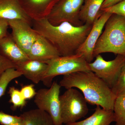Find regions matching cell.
<instances>
[{"mask_svg":"<svg viewBox=\"0 0 125 125\" xmlns=\"http://www.w3.org/2000/svg\"><path fill=\"white\" fill-rule=\"evenodd\" d=\"M92 25L84 24L76 26L67 22L54 25L45 18L32 20V27L55 47L61 56H66L76 54L88 35Z\"/></svg>","mask_w":125,"mask_h":125,"instance_id":"cell-1","label":"cell"},{"mask_svg":"<svg viewBox=\"0 0 125 125\" xmlns=\"http://www.w3.org/2000/svg\"><path fill=\"white\" fill-rule=\"evenodd\" d=\"M85 0H59L52 8L47 19L54 25L67 22L75 26L84 24L79 17Z\"/></svg>","mask_w":125,"mask_h":125,"instance_id":"cell-7","label":"cell"},{"mask_svg":"<svg viewBox=\"0 0 125 125\" xmlns=\"http://www.w3.org/2000/svg\"><path fill=\"white\" fill-rule=\"evenodd\" d=\"M112 14L109 12H102L94 22L87 38L76 52V54L82 55L88 63L91 62L94 58V51L96 43L102 33L105 24Z\"/></svg>","mask_w":125,"mask_h":125,"instance_id":"cell-10","label":"cell"},{"mask_svg":"<svg viewBox=\"0 0 125 125\" xmlns=\"http://www.w3.org/2000/svg\"><path fill=\"white\" fill-rule=\"evenodd\" d=\"M61 116L63 124L76 122L85 117L88 112L87 102L83 95L77 89H67L60 96Z\"/></svg>","mask_w":125,"mask_h":125,"instance_id":"cell-5","label":"cell"},{"mask_svg":"<svg viewBox=\"0 0 125 125\" xmlns=\"http://www.w3.org/2000/svg\"><path fill=\"white\" fill-rule=\"evenodd\" d=\"M66 89L76 88L83 93L87 103L113 111L117 98L106 83L93 72L78 71L63 75L60 83Z\"/></svg>","mask_w":125,"mask_h":125,"instance_id":"cell-2","label":"cell"},{"mask_svg":"<svg viewBox=\"0 0 125 125\" xmlns=\"http://www.w3.org/2000/svg\"><path fill=\"white\" fill-rule=\"evenodd\" d=\"M22 95L25 100L31 99L35 97L36 92L33 84L24 85L20 90Z\"/></svg>","mask_w":125,"mask_h":125,"instance_id":"cell-25","label":"cell"},{"mask_svg":"<svg viewBox=\"0 0 125 125\" xmlns=\"http://www.w3.org/2000/svg\"><path fill=\"white\" fill-rule=\"evenodd\" d=\"M0 17L7 19H21L32 24V20L24 12L18 0H0Z\"/></svg>","mask_w":125,"mask_h":125,"instance_id":"cell-15","label":"cell"},{"mask_svg":"<svg viewBox=\"0 0 125 125\" xmlns=\"http://www.w3.org/2000/svg\"><path fill=\"white\" fill-rule=\"evenodd\" d=\"M105 0H85L80 11V20L83 24L93 25L102 13L101 9Z\"/></svg>","mask_w":125,"mask_h":125,"instance_id":"cell-17","label":"cell"},{"mask_svg":"<svg viewBox=\"0 0 125 125\" xmlns=\"http://www.w3.org/2000/svg\"><path fill=\"white\" fill-rule=\"evenodd\" d=\"M15 65L0 53V77L8 69L15 68Z\"/></svg>","mask_w":125,"mask_h":125,"instance_id":"cell-26","label":"cell"},{"mask_svg":"<svg viewBox=\"0 0 125 125\" xmlns=\"http://www.w3.org/2000/svg\"><path fill=\"white\" fill-rule=\"evenodd\" d=\"M122 0H105L101 7V12L103 10L112 7Z\"/></svg>","mask_w":125,"mask_h":125,"instance_id":"cell-28","label":"cell"},{"mask_svg":"<svg viewBox=\"0 0 125 125\" xmlns=\"http://www.w3.org/2000/svg\"><path fill=\"white\" fill-rule=\"evenodd\" d=\"M22 75L15 68H10L5 71L0 77V98L4 95L7 86L11 81Z\"/></svg>","mask_w":125,"mask_h":125,"instance_id":"cell-20","label":"cell"},{"mask_svg":"<svg viewBox=\"0 0 125 125\" xmlns=\"http://www.w3.org/2000/svg\"><path fill=\"white\" fill-rule=\"evenodd\" d=\"M20 116L25 125H55L50 115L38 108L24 112Z\"/></svg>","mask_w":125,"mask_h":125,"instance_id":"cell-18","label":"cell"},{"mask_svg":"<svg viewBox=\"0 0 125 125\" xmlns=\"http://www.w3.org/2000/svg\"><path fill=\"white\" fill-rule=\"evenodd\" d=\"M8 20L14 40L28 55L39 34L33 29L32 25L25 21L21 19Z\"/></svg>","mask_w":125,"mask_h":125,"instance_id":"cell-9","label":"cell"},{"mask_svg":"<svg viewBox=\"0 0 125 125\" xmlns=\"http://www.w3.org/2000/svg\"><path fill=\"white\" fill-rule=\"evenodd\" d=\"M111 89L117 97L125 94V62L116 83Z\"/></svg>","mask_w":125,"mask_h":125,"instance_id":"cell-22","label":"cell"},{"mask_svg":"<svg viewBox=\"0 0 125 125\" xmlns=\"http://www.w3.org/2000/svg\"><path fill=\"white\" fill-rule=\"evenodd\" d=\"M9 94L10 96L9 102L13 104V109L22 108L26 104V100L23 97L20 90L14 87L9 88Z\"/></svg>","mask_w":125,"mask_h":125,"instance_id":"cell-21","label":"cell"},{"mask_svg":"<svg viewBox=\"0 0 125 125\" xmlns=\"http://www.w3.org/2000/svg\"><path fill=\"white\" fill-rule=\"evenodd\" d=\"M47 69L42 82L44 85L50 87L54 77L65 75L78 71H91L88 62L82 55L76 54L72 55L60 56L46 62Z\"/></svg>","mask_w":125,"mask_h":125,"instance_id":"cell-4","label":"cell"},{"mask_svg":"<svg viewBox=\"0 0 125 125\" xmlns=\"http://www.w3.org/2000/svg\"><path fill=\"white\" fill-rule=\"evenodd\" d=\"M113 112L115 125H125V94L117 97Z\"/></svg>","mask_w":125,"mask_h":125,"instance_id":"cell-19","label":"cell"},{"mask_svg":"<svg viewBox=\"0 0 125 125\" xmlns=\"http://www.w3.org/2000/svg\"><path fill=\"white\" fill-rule=\"evenodd\" d=\"M104 28L95 45L94 57L106 52L125 55V18L112 14Z\"/></svg>","mask_w":125,"mask_h":125,"instance_id":"cell-3","label":"cell"},{"mask_svg":"<svg viewBox=\"0 0 125 125\" xmlns=\"http://www.w3.org/2000/svg\"><path fill=\"white\" fill-rule=\"evenodd\" d=\"M29 58L47 62L60 56L55 47L46 38L39 34L28 54Z\"/></svg>","mask_w":125,"mask_h":125,"instance_id":"cell-12","label":"cell"},{"mask_svg":"<svg viewBox=\"0 0 125 125\" xmlns=\"http://www.w3.org/2000/svg\"><path fill=\"white\" fill-rule=\"evenodd\" d=\"M0 53L16 65L29 60L28 55L8 33L0 40Z\"/></svg>","mask_w":125,"mask_h":125,"instance_id":"cell-14","label":"cell"},{"mask_svg":"<svg viewBox=\"0 0 125 125\" xmlns=\"http://www.w3.org/2000/svg\"><path fill=\"white\" fill-rule=\"evenodd\" d=\"M9 27V20L0 17V40L7 36Z\"/></svg>","mask_w":125,"mask_h":125,"instance_id":"cell-27","label":"cell"},{"mask_svg":"<svg viewBox=\"0 0 125 125\" xmlns=\"http://www.w3.org/2000/svg\"><path fill=\"white\" fill-rule=\"evenodd\" d=\"M48 66L46 62L29 59L16 65L15 69L34 83L38 84L42 81Z\"/></svg>","mask_w":125,"mask_h":125,"instance_id":"cell-13","label":"cell"},{"mask_svg":"<svg viewBox=\"0 0 125 125\" xmlns=\"http://www.w3.org/2000/svg\"><path fill=\"white\" fill-rule=\"evenodd\" d=\"M22 121L20 116L11 115L2 112H0V124L9 125Z\"/></svg>","mask_w":125,"mask_h":125,"instance_id":"cell-24","label":"cell"},{"mask_svg":"<svg viewBox=\"0 0 125 125\" xmlns=\"http://www.w3.org/2000/svg\"><path fill=\"white\" fill-rule=\"evenodd\" d=\"M25 125L24 123H23V122L22 120L21 121L17 122V123H13V124H11V125Z\"/></svg>","mask_w":125,"mask_h":125,"instance_id":"cell-29","label":"cell"},{"mask_svg":"<svg viewBox=\"0 0 125 125\" xmlns=\"http://www.w3.org/2000/svg\"><path fill=\"white\" fill-rule=\"evenodd\" d=\"M24 12L32 20L47 18L59 0H18Z\"/></svg>","mask_w":125,"mask_h":125,"instance_id":"cell-11","label":"cell"},{"mask_svg":"<svg viewBox=\"0 0 125 125\" xmlns=\"http://www.w3.org/2000/svg\"><path fill=\"white\" fill-rule=\"evenodd\" d=\"M104 11L118 15L125 18V0H123L112 7L103 10L101 12Z\"/></svg>","mask_w":125,"mask_h":125,"instance_id":"cell-23","label":"cell"},{"mask_svg":"<svg viewBox=\"0 0 125 125\" xmlns=\"http://www.w3.org/2000/svg\"><path fill=\"white\" fill-rule=\"evenodd\" d=\"M61 87L55 81L49 88H42L36 92L34 102L38 108L47 113L55 125H62L60 101Z\"/></svg>","mask_w":125,"mask_h":125,"instance_id":"cell-6","label":"cell"},{"mask_svg":"<svg viewBox=\"0 0 125 125\" xmlns=\"http://www.w3.org/2000/svg\"><path fill=\"white\" fill-rule=\"evenodd\" d=\"M94 61L89 63L91 71L102 79L112 89L116 83L125 62V55H117L111 61L105 60L101 54L96 57Z\"/></svg>","mask_w":125,"mask_h":125,"instance_id":"cell-8","label":"cell"},{"mask_svg":"<svg viewBox=\"0 0 125 125\" xmlns=\"http://www.w3.org/2000/svg\"><path fill=\"white\" fill-rule=\"evenodd\" d=\"M113 122H114L113 111L101 108L97 105L94 113L89 117L83 120L65 125H110Z\"/></svg>","mask_w":125,"mask_h":125,"instance_id":"cell-16","label":"cell"}]
</instances>
